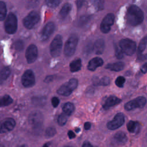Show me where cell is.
<instances>
[{
    "label": "cell",
    "instance_id": "cell-49",
    "mask_svg": "<svg viewBox=\"0 0 147 147\" xmlns=\"http://www.w3.org/2000/svg\"><path fill=\"white\" fill-rule=\"evenodd\" d=\"M64 147H71V146H64Z\"/></svg>",
    "mask_w": 147,
    "mask_h": 147
},
{
    "label": "cell",
    "instance_id": "cell-15",
    "mask_svg": "<svg viewBox=\"0 0 147 147\" xmlns=\"http://www.w3.org/2000/svg\"><path fill=\"white\" fill-rule=\"evenodd\" d=\"M55 24L52 22L47 23L44 27L41 33V38L42 41L47 40L51 36L55 30Z\"/></svg>",
    "mask_w": 147,
    "mask_h": 147
},
{
    "label": "cell",
    "instance_id": "cell-7",
    "mask_svg": "<svg viewBox=\"0 0 147 147\" xmlns=\"http://www.w3.org/2000/svg\"><path fill=\"white\" fill-rule=\"evenodd\" d=\"M40 16L36 11H30L24 19L23 24L28 29H32L39 21Z\"/></svg>",
    "mask_w": 147,
    "mask_h": 147
},
{
    "label": "cell",
    "instance_id": "cell-22",
    "mask_svg": "<svg viewBox=\"0 0 147 147\" xmlns=\"http://www.w3.org/2000/svg\"><path fill=\"white\" fill-rule=\"evenodd\" d=\"M71 8H72V6L70 3H65L63 6V7H61V9L59 12V16H60V18L62 19L65 18L68 16L69 13L70 12Z\"/></svg>",
    "mask_w": 147,
    "mask_h": 147
},
{
    "label": "cell",
    "instance_id": "cell-40",
    "mask_svg": "<svg viewBox=\"0 0 147 147\" xmlns=\"http://www.w3.org/2000/svg\"><path fill=\"white\" fill-rule=\"evenodd\" d=\"M141 71L144 73L145 74L147 72V63L144 64L141 68Z\"/></svg>",
    "mask_w": 147,
    "mask_h": 147
},
{
    "label": "cell",
    "instance_id": "cell-30",
    "mask_svg": "<svg viewBox=\"0 0 147 147\" xmlns=\"http://www.w3.org/2000/svg\"><path fill=\"white\" fill-rule=\"evenodd\" d=\"M67 115L65 114V113H63V114H61L59 116L58 119H57V122L60 126H63L66 123V122L67 121Z\"/></svg>",
    "mask_w": 147,
    "mask_h": 147
},
{
    "label": "cell",
    "instance_id": "cell-2",
    "mask_svg": "<svg viewBox=\"0 0 147 147\" xmlns=\"http://www.w3.org/2000/svg\"><path fill=\"white\" fill-rule=\"evenodd\" d=\"M119 45L122 52L128 56L133 55L136 49V42L129 38H123L120 40Z\"/></svg>",
    "mask_w": 147,
    "mask_h": 147
},
{
    "label": "cell",
    "instance_id": "cell-26",
    "mask_svg": "<svg viewBox=\"0 0 147 147\" xmlns=\"http://www.w3.org/2000/svg\"><path fill=\"white\" fill-rule=\"evenodd\" d=\"M13 102L12 98L8 95H5L0 97V107L10 105Z\"/></svg>",
    "mask_w": 147,
    "mask_h": 147
},
{
    "label": "cell",
    "instance_id": "cell-3",
    "mask_svg": "<svg viewBox=\"0 0 147 147\" xmlns=\"http://www.w3.org/2000/svg\"><path fill=\"white\" fill-rule=\"evenodd\" d=\"M78 84V82L76 79H71L67 83L61 86L57 92L61 95L68 96L77 87Z\"/></svg>",
    "mask_w": 147,
    "mask_h": 147
},
{
    "label": "cell",
    "instance_id": "cell-13",
    "mask_svg": "<svg viewBox=\"0 0 147 147\" xmlns=\"http://www.w3.org/2000/svg\"><path fill=\"white\" fill-rule=\"evenodd\" d=\"M16 125L14 119L7 118L0 122V133H4L11 131Z\"/></svg>",
    "mask_w": 147,
    "mask_h": 147
},
{
    "label": "cell",
    "instance_id": "cell-28",
    "mask_svg": "<svg viewBox=\"0 0 147 147\" xmlns=\"http://www.w3.org/2000/svg\"><path fill=\"white\" fill-rule=\"evenodd\" d=\"M147 45V36L144 37L140 41L138 47V55L141 54L145 49Z\"/></svg>",
    "mask_w": 147,
    "mask_h": 147
},
{
    "label": "cell",
    "instance_id": "cell-42",
    "mask_svg": "<svg viewBox=\"0 0 147 147\" xmlns=\"http://www.w3.org/2000/svg\"><path fill=\"white\" fill-rule=\"evenodd\" d=\"M68 137H69V138L70 139H72V138H74L75 137V133H74L72 131H71V130H69V131L68 132Z\"/></svg>",
    "mask_w": 147,
    "mask_h": 147
},
{
    "label": "cell",
    "instance_id": "cell-4",
    "mask_svg": "<svg viewBox=\"0 0 147 147\" xmlns=\"http://www.w3.org/2000/svg\"><path fill=\"white\" fill-rule=\"evenodd\" d=\"M78 42V37L76 35L72 34L68 38L65 44L64 49V52L65 56H71L74 54Z\"/></svg>",
    "mask_w": 147,
    "mask_h": 147
},
{
    "label": "cell",
    "instance_id": "cell-20",
    "mask_svg": "<svg viewBox=\"0 0 147 147\" xmlns=\"http://www.w3.org/2000/svg\"><path fill=\"white\" fill-rule=\"evenodd\" d=\"M93 84L95 86H108L110 83V79L107 76H103L101 78L94 77L92 79Z\"/></svg>",
    "mask_w": 147,
    "mask_h": 147
},
{
    "label": "cell",
    "instance_id": "cell-33",
    "mask_svg": "<svg viewBox=\"0 0 147 147\" xmlns=\"http://www.w3.org/2000/svg\"><path fill=\"white\" fill-rule=\"evenodd\" d=\"M125 79L122 76H119L118 77H117V78L115 81V83L116 86L119 87H123V84L125 83Z\"/></svg>",
    "mask_w": 147,
    "mask_h": 147
},
{
    "label": "cell",
    "instance_id": "cell-10",
    "mask_svg": "<svg viewBox=\"0 0 147 147\" xmlns=\"http://www.w3.org/2000/svg\"><path fill=\"white\" fill-rule=\"evenodd\" d=\"M125 122V116L122 113H118L114 118L107 122V127L109 129L113 130L120 127Z\"/></svg>",
    "mask_w": 147,
    "mask_h": 147
},
{
    "label": "cell",
    "instance_id": "cell-16",
    "mask_svg": "<svg viewBox=\"0 0 147 147\" xmlns=\"http://www.w3.org/2000/svg\"><path fill=\"white\" fill-rule=\"evenodd\" d=\"M121 102V99H119V98L115 96L111 95L106 98V99L105 100L104 103H103L102 106L104 109L107 110L110 107L114 106Z\"/></svg>",
    "mask_w": 147,
    "mask_h": 147
},
{
    "label": "cell",
    "instance_id": "cell-17",
    "mask_svg": "<svg viewBox=\"0 0 147 147\" xmlns=\"http://www.w3.org/2000/svg\"><path fill=\"white\" fill-rule=\"evenodd\" d=\"M103 64V60L102 58L99 57H94L91 59L88 64L87 68L88 70L94 71H95L98 67H100Z\"/></svg>",
    "mask_w": 147,
    "mask_h": 147
},
{
    "label": "cell",
    "instance_id": "cell-44",
    "mask_svg": "<svg viewBox=\"0 0 147 147\" xmlns=\"http://www.w3.org/2000/svg\"><path fill=\"white\" fill-rule=\"evenodd\" d=\"M52 80H53V77L52 76H48L45 78L44 82L46 83H49L50 82L52 81Z\"/></svg>",
    "mask_w": 147,
    "mask_h": 147
},
{
    "label": "cell",
    "instance_id": "cell-45",
    "mask_svg": "<svg viewBox=\"0 0 147 147\" xmlns=\"http://www.w3.org/2000/svg\"><path fill=\"white\" fill-rule=\"evenodd\" d=\"M147 58V55H139L138 57V59L140 60H144L145 59H146Z\"/></svg>",
    "mask_w": 147,
    "mask_h": 147
},
{
    "label": "cell",
    "instance_id": "cell-29",
    "mask_svg": "<svg viewBox=\"0 0 147 147\" xmlns=\"http://www.w3.org/2000/svg\"><path fill=\"white\" fill-rule=\"evenodd\" d=\"M10 74V69L9 67L3 68L0 72V78L2 80H6Z\"/></svg>",
    "mask_w": 147,
    "mask_h": 147
},
{
    "label": "cell",
    "instance_id": "cell-38",
    "mask_svg": "<svg viewBox=\"0 0 147 147\" xmlns=\"http://www.w3.org/2000/svg\"><path fill=\"white\" fill-rule=\"evenodd\" d=\"M88 20H89V17H88L83 16V17H82L80 18L79 23L80 25H84V24H86L88 22Z\"/></svg>",
    "mask_w": 147,
    "mask_h": 147
},
{
    "label": "cell",
    "instance_id": "cell-46",
    "mask_svg": "<svg viewBox=\"0 0 147 147\" xmlns=\"http://www.w3.org/2000/svg\"><path fill=\"white\" fill-rule=\"evenodd\" d=\"M18 147H28L26 144H23V145H21L20 146H18Z\"/></svg>",
    "mask_w": 147,
    "mask_h": 147
},
{
    "label": "cell",
    "instance_id": "cell-24",
    "mask_svg": "<svg viewBox=\"0 0 147 147\" xmlns=\"http://www.w3.org/2000/svg\"><path fill=\"white\" fill-rule=\"evenodd\" d=\"M140 129L138 122L134 121H130L127 123V129L130 133L138 132Z\"/></svg>",
    "mask_w": 147,
    "mask_h": 147
},
{
    "label": "cell",
    "instance_id": "cell-12",
    "mask_svg": "<svg viewBox=\"0 0 147 147\" xmlns=\"http://www.w3.org/2000/svg\"><path fill=\"white\" fill-rule=\"evenodd\" d=\"M22 84L25 87H32L35 83V77L32 70H26L21 78Z\"/></svg>",
    "mask_w": 147,
    "mask_h": 147
},
{
    "label": "cell",
    "instance_id": "cell-25",
    "mask_svg": "<svg viewBox=\"0 0 147 147\" xmlns=\"http://www.w3.org/2000/svg\"><path fill=\"white\" fill-rule=\"evenodd\" d=\"M74 110H75L74 105L70 102H67L65 103L63 106V111L64 113H65L67 115H71L74 111Z\"/></svg>",
    "mask_w": 147,
    "mask_h": 147
},
{
    "label": "cell",
    "instance_id": "cell-43",
    "mask_svg": "<svg viewBox=\"0 0 147 147\" xmlns=\"http://www.w3.org/2000/svg\"><path fill=\"white\" fill-rule=\"evenodd\" d=\"M91 124L90 122H86L84 125V127L86 130H89L91 128Z\"/></svg>",
    "mask_w": 147,
    "mask_h": 147
},
{
    "label": "cell",
    "instance_id": "cell-11",
    "mask_svg": "<svg viewBox=\"0 0 147 147\" xmlns=\"http://www.w3.org/2000/svg\"><path fill=\"white\" fill-rule=\"evenodd\" d=\"M114 15L112 13H109L104 17L100 26L102 32L107 33L110 30L111 26L113 24L114 21Z\"/></svg>",
    "mask_w": 147,
    "mask_h": 147
},
{
    "label": "cell",
    "instance_id": "cell-47",
    "mask_svg": "<svg viewBox=\"0 0 147 147\" xmlns=\"http://www.w3.org/2000/svg\"><path fill=\"white\" fill-rule=\"evenodd\" d=\"M42 147H49V146H48L47 144H44V145H43V146H42Z\"/></svg>",
    "mask_w": 147,
    "mask_h": 147
},
{
    "label": "cell",
    "instance_id": "cell-1",
    "mask_svg": "<svg viewBox=\"0 0 147 147\" xmlns=\"http://www.w3.org/2000/svg\"><path fill=\"white\" fill-rule=\"evenodd\" d=\"M144 16L140 7L136 5H131L129 7L126 13V20L131 26H137L142 23Z\"/></svg>",
    "mask_w": 147,
    "mask_h": 147
},
{
    "label": "cell",
    "instance_id": "cell-23",
    "mask_svg": "<svg viewBox=\"0 0 147 147\" xmlns=\"http://www.w3.org/2000/svg\"><path fill=\"white\" fill-rule=\"evenodd\" d=\"M82 67V62L80 59H77L73 60L69 64L70 71L72 72L79 71Z\"/></svg>",
    "mask_w": 147,
    "mask_h": 147
},
{
    "label": "cell",
    "instance_id": "cell-35",
    "mask_svg": "<svg viewBox=\"0 0 147 147\" xmlns=\"http://www.w3.org/2000/svg\"><path fill=\"white\" fill-rule=\"evenodd\" d=\"M123 52H122V51L121 50V49L118 47H117V46H115V56L117 57V59H121L123 57Z\"/></svg>",
    "mask_w": 147,
    "mask_h": 147
},
{
    "label": "cell",
    "instance_id": "cell-9",
    "mask_svg": "<svg viewBox=\"0 0 147 147\" xmlns=\"http://www.w3.org/2000/svg\"><path fill=\"white\" fill-rule=\"evenodd\" d=\"M29 122L31 126L34 129H39L43 123V115L42 113L37 110L32 112L29 117Z\"/></svg>",
    "mask_w": 147,
    "mask_h": 147
},
{
    "label": "cell",
    "instance_id": "cell-19",
    "mask_svg": "<svg viewBox=\"0 0 147 147\" xmlns=\"http://www.w3.org/2000/svg\"><path fill=\"white\" fill-rule=\"evenodd\" d=\"M125 64L122 61H118L114 63H110L107 64L106 66V68L108 69L110 71L118 72L122 70L124 68Z\"/></svg>",
    "mask_w": 147,
    "mask_h": 147
},
{
    "label": "cell",
    "instance_id": "cell-32",
    "mask_svg": "<svg viewBox=\"0 0 147 147\" xmlns=\"http://www.w3.org/2000/svg\"><path fill=\"white\" fill-rule=\"evenodd\" d=\"M56 133V129L53 127H49L47 129L45 130V136L47 137H53Z\"/></svg>",
    "mask_w": 147,
    "mask_h": 147
},
{
    "label": "cell",
    "instance_id": "cell-27",
    "mask_svg": "<svg viewBox=\"0 0 147 147\" xmlns=\"http://www.w3.org/2000/svg\"><path fill=\"white\" fill-rule=\"evenodd\" d=\"M6 6L4 2L0 1V21L4 20L6 16Z\"/></svg>",
    "mask_w": 147,
    "mask_h": 147
},
{
    "label": "cell",
    "instance_id": "cell-34",
    "mask_svg": "<svg viewBox=\"0 0 147 147\" xmlns=\"http://www.w3.org/2000/svg\"><path fill=\"white\" fill-rule=\"evenodd\" d=\"M24 42L20 40L16 41L14 44V47L15 49L18 51H21L24 48Z\"/></svg>",
    "mask_w": 147,
    "mask_h": 147
},
{
    "label": "cell",
    "instance_id": "cell-5",
    "mask_svg": "<svg viewBox=\"0 0 147 147\" xmlns=\"http://www.w3.org/2000/svg\"><path fill=\"white\" fill-rule=\"evenodd\" d=\"M5 29L6 33L11 34H14L17 29V18L16 15L10 13L7 16L4 24Z\"/></svg>",
    "mask_w": 147,
    "mask_h": 147
},
{
    "label": "cell",
    "instance_id": "cell-37",
    "mask_svg": "<svg viewBox=\"0 0 147 147\" xmlns=\"http://www.w3.org/2000/svg\"><path fill=\"white\" fill-rule=\"evenodd\" d=\"M59 102H60V100H59V98H58L57 97L55 96V97H53V98H52L51 102H52V106H53L54 107H56L59 105Z\"/></svg>",
    "mask_w": 147,
    "mask_h": 147
},
{
    "label": "cell",
    "instance_id": "cell-36",
    "mask_svg": "<svg viewBox=\"0 0 147 147\" xmlns=\"http://www.w3.org/2000/svg\"><path fill=\"white\" fill-rule=\"evenodd\" d=\"M93 3L98 9H102L103 8V3L102 0H92Z\"/></svg>",
    "mask_w": 147,
    "mask_h": 147
},
{
    "label": "cell",
    "instance_id": "cell-18",
    "mask_svg": "<svg viewBox=\"0 0 147 147\" xmlns=\"http://www.w3.org/2000/svg\"><path fill=\"white\" fill-rule=\"evenodd\" d=\"M105 41L103 39H98L97 40L94 45V50L96 54L97 55H100L102 54L105 49Z\"/></svg>",
    "mask_w": 147,
    "mask_h": 147
},
{
    "label": "cell",
    "instance_id": "cell-31",
    "mask_svg": "<svg viewBox=\"0 0 147 147\" xmlns=\"http://www.w3.org/2000/svg\"><path fill=\"white\" fill-rule=\"evenodd\" d=\"M60 2V0H45L46 5L51 8L57 7Z\"/></svg>",
    "mask_w": 147,
    "mask_h": 147
},
{
    "label": "cell",
    "instance_id": "cell-39",
    "mask_svg": "<svg viewBox=\"0 0 147 147\" xmlns=\"http://www.w3.org/2000/svg\"><path fill=\"white\" fill-rule=\"evenodd\" d=\"M84 3V0H77L76 1V5H77V7L78 9H80L82 7V6L83 5Z\"/></svg>",
    "mask_w": 147,
    "mask_h": 147
},
{
    "label": "cell",
    "instance_id": "cell-48",
    "mask_svg": "<svg viewBox=\"0 0 147 147\" xmlns=\"http://www.w3.org/2000/svg\"><path fill=\"white\" fill-rule=\"evenodd\" d=\"M0 147H5L3 145H0Z\"/></svg>",
    "mask_w": 147,
    "mask_h": 147
},
{
    "label": "cell",
    "instance_id": "cell-21",
    "mask_svg": "<svg viewBox=\"0 0 147 147\" xmlns=\"http://www.w3.org/2000/svg\"><path fill=\"white\" fill-rule=\"evenodd\" d=\"M115 141L119 145L125 144L127 141V137L126 134L121 131L117 132L114 136Z\"/></svg>",
    "mask_w": 147,
    "mask_h": 147
},
{
    "label": "cell",
    "instance_id": "cell-41",
    "mask_svg": "<svg viewBox=\"0 0 147 147\" xmlns=\"http://www.w3.org/2000/svg\"><path fill=\"white\" fill-rule=\"evenodd\" d=\"M82 147H96L93 146L90 142L88 141H85L83 145H82Z\"/></svg>",
    "mask_w": 147,
    "mask_h": 147
},
{
    "label": "cell",
    "instance_id": "cell-8",
    "mask_svg": "<svg viewBox=\"0 0 147 147\" xmlns=\"http://www.w3.org/2000/svg\"><path fill=\"white\" fill-rule=\"evenodd\" d=\"M146 103V99L144 96H138L133 100L127 102L124 108L127 111H130L136 108H143Z\"/></svg>",
    "mask_w": 147,
    "mask_h": 147
},
{
    "label": "cell",
    "instance_id": "cell-14",
    "mask_svg": "<svg viewBox=\"0 0 147 147\" xmlns=\"http://www.w3.org/2000/svg\"><path fill=\"white\" fill-rule=\"evenodd\" d=\"M38 56L37 48L35 45H30L26 49L25 57L28 63H32L37 59Z\"/></svg>",
    "mask_w": 147,
    "mask_h": 147
},
{
    "label": "cell",
    "instance_id": "cell-6",
    "mask_svg": "<svg viewBox=\"0 0 147 147\" xmlns=\"http://www.w3.org/2000/svg\"><path fill=\"white\" fill-rule=\"evenodd\" d=\"M62 45L63 41L61 36L60 35L56 36L50 45V53L52 56L56 57L60 55Z\"/></svg>",
    "mask_w": 147,
    "mask_h": 147
}]
</instances>
